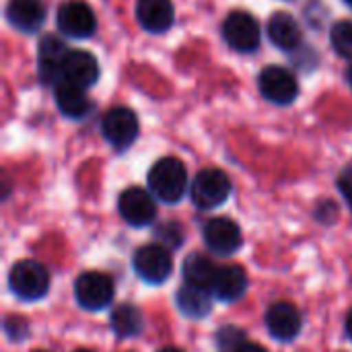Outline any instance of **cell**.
Wrapping results in <instances>:
<instances>
[{
    "instance_id": "cell-29",
    "label": "cell",
    "mask_w": 352,
    "mask_h": 352,
    "mask_svg": "<svg viewBox=\"0 0 352 352\" xmlns=\"http://www.w3.org/2000/svg\"><path fill=\"white\" fill-rule=\"evenodd\" d=\"M161 352H184V351H179V349H163Z\"/></svg>"
},
{
    "instance_id": "cell-12",
    "label": "cell",
    "mask_w": 352,
    "mask_h": 352,
    "mask_svg": "<svg viewBox=\"0 0 352 352\" xmlns=\"http://www.w3.org/2000/svg\"><path fill=\"white\" fill-rule=\"evenodd\" d=\"M99 78V64L93 54L82 50H70L62 64V80L80 89L93 87ZM60 80V82H62Z\"/></svg>"
},
{
    "instance_id": "cell-30",
    "label": "cell",
    "mask_w": 352,
    "mask_h": 352,
    "mask_svg": "<svg viewBox=\"0 0 352 352\" xmlns=\"http://www.w3.org/2000/svg\"><path fill=\"white\" fill-rule=\"evenodd\" d=\"M344 2H346V4H349V6L352 8V0H344Z\"/></svg>"
},
{
    "instance_id": "cell-19",
    "label": "cell",
    "mask_w": 352,
    "mask_h": 352,
    "mask_svg": "<svg viewBox=\"0 0 352 352\" xmlns=\"http://www.w3.org/2000/svg\"><path fill=\"white\" fill-rule=\"evenodd\" d=\"M245 291H248V276L241 266L233 264V266L219 268V274L212 285V293L217 299L233 303L239 297H243Z\"/></svg>"
},
{
    "instance_id": "cell-32",
    "label": "cell",
    "mask_w": 352,
    "mask_h": 352,
    "mask_svg": "<svg viewBox=\"0 0 352 352\" xmlns=\"http://www.w3.org/2000/svg\"><path fill=\"white\" fill-rule=\"evenodd\" d=\"M35 352H47V351H35Z\"/></svg>"
},
{
    "instance_id": "cell-15",
    "label": "cell",
    "mask_w": 352,
    "mask_h": 352,
    "mask_svg": "<svg viewBox=\"0 0 352 352\" xmlns=\"http://www.w3.org/2000/svg\"><path fill=\"white\" fill-rule=\"evenodd\" d=\"M6 16L14 29L23 33H35L45 21V4L43 0H8Z\"/></svg>"
},
{
    "instance_id": "cell-25",
    "label": "cell",
    "mask_w": 352,
    "mask_h": 352,
    "mask_svg": "<svg viewBox=\"0 0 352 352\" xmlns=\"http://www.w3.org/2000/svg\"><path fill=\"white\" fill-rule=\"evenodd\" d=\"M338 188L342 192V196L346 198V202L351 204L352 208V165H346L338 177Z\"/></svg>"
},
{
    "instance_id": "cell-1",
    "label": "cell",
    "mask_w": 352,
    "mask_h": 352,
    "mask_svg": "<svg viewBox=\"0 0 352 352\" xmlns=\"http://www.w3.org/2000/svg\"><path fill=\"white\" fill-rule=\"evenodd\" d=\"M186 186H188L186 167L175 157L159 159L148 171V188L165 204L179 202L186 194Z\"/></svg>"
},
{
    "instance_id": "cell-17",
    "label": "cell",
    "mask_w": 352,
    "mask_h": 352,
    "mask_svg": "<svg viewBox=\"0 0 352 352\" xmlns=\"http://www.w3.org/2000/svg\"><path fill=\"white\" fill-rule=\"evenodd\" d=\"M268 37L276 47H280L285 52L297 50L303 41V33H301L297 19L285 10L274 12L268 19Z\"/></svg>"
},
{
    "instance_id": "cell-26",
    "label": "cell",
    "mask_w": 352,
    "mask_h": 352,
    "mask_svg": "<svg viewBox=\"0 0 352 352\" xmlns=\"http://www.w3.org/2000/svg\"><path fill=\"white\" fill-rule=\"evenodd\" d=\"M237 352H266L260 344H252V342H245L243 346H239Z\"/></svg>"
},
{
    "instance_id": "cell-28",
    "label": "cell",
    "mask_w": 352,
    "mask_h": 352,
    "mask_svg": "<svg viewBox=\"0 0 352 352\" xmlns=\"http://www.w3.org/2000/svg\"><path fill=\"white\" fill-rule=\"evenodd\" d=\"M346 80H349V85L352 87V66L349 68V72H346Z\"/></svg>"
},
{
    "instance_id": "cell-18",
    "label": "cell",
    "mask_w": 352,
    "mask_h": 352,
    "mask_svg": "<svg viewBox=\"0 0 352 352\" xmlns=\"http://www.w3.org/2000/svg\"><path fill=\"white\" fill-rule=\"evenodd\" d=\"M56 105L58 109L66 116V118H72V120H80L85 116H89L93 103L91 99L87 97L85 89L76 87V85H70V82H58L56 85Z\"/></svg>"
},
{
    "instance_id": "cell-8",
    "label": "cell",
    "mask_w": 352,
    "mask_h": 352,
    "mask_svg": "<svg viewBox=\"0 0 352 352\" xmlns=\"http://www.w3.org/2000/svg\"><path fill=\"white\" fill-rule=\"evenodd\" d=\"M134 270L151 285H161L171 276L173 260L163 245H144L134 254Z\"/></svg>"
},
{
    "instance_id": "cell-2",
    "label": "cell",
    "mask_w": 352,
    "mask_h": 352,
    "mask_svg": "<svg viewBox=\"0 0 352 352\" xmlns=\"http://www.w3.org/2000/svg\"><path fill=\"white\" fill-rule=\"evenodd\" d=\"M12 293L23 301H37L50 289V274L47 270L33 260H21L12 266L8 276Z\"/></svg>"
},
{
    "instance_id": "cell-9",
    "label": "cell",
    "mask_w": 352,
    "mask_h": 352,
    "mask_svg": "<svg viewBox=\"0 0 352 352\" xmlns=\"http://www.w3.org/2000/svg\"><path fill=\"white\" fill-rule=\"evenodd\" d=\"M260 91L268 101L276 105H289L299 95V82L291 70L283 66H268L260 74Z\"/></svg>"
},
{
    "instance_id": "cell-6",
    "label": "cell",
    "mask_w": 352,
    "mask_h": 352,
    "mask_svg": "<svg viewBox=\"0 0 352 352\" xmlns=\"http://www.w3.org/2000/svg\"><path fill=\"white\" fill-rule=\"evenodd\" d=\"M74 295L80 307L89 311H99L107 307L113 299V283L107 274L85 272L76 278Z\"/></svg>"
},
{
    "instance_id": "cell-31",
    "label": "cell",
    "mask_w": 352,
    "mask_h": 352,
    "mask_svg": "<svg viewBox=\"0 0 352 352\" xmlns=\"http://www.w3.org/2000/svg\"><path fill=\"white\" fill-rule=\"evenodd\" d=\"M76 352H91V351H76Z\"/></svg>"
},
{
    "instance_id": "cell-24",
    "label": "cell",
    "mask_w": 352,
    "mask_h": 352,
    "mask_svg": "<svg viewBox=\"0 0 352 352\" xmlns=\"http://www.w3.org/2000/svg\"><path fill=\"white\" fill-rule=\"evenodd\" d=\"M217 340H219V351L221 352H237L239 346L245 344L243 332L237 328H223L217 334Z\"/></svg>"
},
{
    "instance_id": "cell-7",
    "label": "cell",
    "mask_w": 352,
    "mask_h": 352,
    "mask_svg": "<svg viewBox=\"0 0 352 352\" xmlns=\"http://www.w3.org/2000/svg\"><path fill=\"white\" fill-rule=\"evenodd\" d=\"M58 29L74 39L91 37L97 29V19L93 8L82 0H68L58 8Z\"/></svg>"
},
{
    "instance_id": "cell-13",
    "label": "cell",
    "mask_w": 352,
    "mask_h": 352,
    "mask_svg": "<svg viewBox=\"0 0 352 352\" xmlns=\"http://www.w3.org/2000/svg\"><path fill=\"white\" fill-rule=\"evenodd\" d=\"M266 328L272 338L289 342L301 332V314L291 303H274L266 311Z\"/></svg>"
},
{
    "instance_id": "cell-27",
    "label": "cell",
    "mask_w": 352,
    "mask_h": 352,
    "mask_svg": "<svg viewBox=\"0 0 352 352\" xmlns=\"http://www.w3.org/2000/svg\"><path fill=\"white\" fill-rule=\"evenodd\" d=\"M346 332H349V336H351L352 340V311L349 314V318H346Z\"/></svg>"
},
{
    "instance_id": "cell-14",
    "label": "cell",
    "mask_w": 352,
    "mask_h": 352,
    "mask_svg": "<svg viewBox=\"0 0 352 352\" xmlns=\"http://www.w3.org/2000/svg\"><path fill=\"white\" fill-rule=\"evenodd\" d=\"M70 50H66L64 41L47 35L39 43V76L45 85H58L62 80V64Z\"/></svg>"
},
{
    "instance_id": "cell-5",
    "label": "cell",
    "mask_w": 352,
    "mask_h": 352,
    "mask_svg": "<svg viewBox=\"0 0 352 352\" xmlns=\"http://www.w3.org/2000/svg\"><path fill=\"white\" fill-rule=\"evenodd\" d=\"M101 132L113 148L126 151L138 136V118L128 107H113L103 116Z\"/></svg>"
},
{
    "instance_id": "cell-20",
    "label": "cell",
    "mask_w": 352,
    "mask_h": 352,
    "mask_svg": "<svg viewBox=\"0 0 352 352\" xmlns=\"http://www.w3.org/2000/svg\"><path fill=\"white\" fill-rule=\"evenodd\" d=\"M217 274H219V268L206 256L192 254L184 262L186 285H192V287H198V289H204V291H212Z\"/></svg>"
},
{
    "instance_id": "cell-23",
    "label": "cell",
    "mask_w": 352,
    "mask_h": 352,
    "mask_svg": "<svg viewBox=\"0 0 352 352\" xmlns=\"http://www.w3.org/2000/svg\"><path fill=\"white\" fill-rule=\"evenodd\" d=\"M330 39L338 56L352 60V21H338L330 31Z\"/></svg>"
},
{
    "instance_id": "cell-10",
    "label": "cell",
    "mask_w": 352,
    "mask_h": 352,
    "mask_svg": "<svg viewBox=\"0 0 352 352\" xmlns=\"http://www.w3.org/2000/svg\"><path fill=\"white\" fill-rule=\"evenodd\" d=\"M120 214L124 221L132 227H144L151 225L157 217V204L155 198L142 190V188H128L120 194L118 200Z\"/></svg>"
},
{
    "instance_id": "cell-22",
    "label": "cell",
    "mask_w": 352,
    "mask_h": 352,
    "mask_svg": "<svg viewBox=\"0 0 352 352\" xmlns=\"http://www.w3.org/2000/svg\"><path fill=\"white\" fill-rule=\"evenodd\" d=\"M144 318L134 305H120L111 314V330L120 338H134L142 332Z\"/></svg>"
},
{
    "instance_id": "cell-4",
    "label": "cell",
    "mask_w": 352,
    "mask_h": 352,
    "mask_svg": "<svg viewBox=\"0 0 352 352\" xmlns=\"http://www.w3.org/2000/svg\"><path fill=\"white\" fill-rule=\"evenodd\" d=\"M223 37L237 52H243V54L256 52L262 39L260 23L250 12L235 10L227 16L223 25Z\"/></svg>"
},
{
    "instance_id": "cell-3",
    "label": "cell",
    "mask_w": 352,
    "mask_h": 352,
    "mask_svg": "<svg viewBox=\"0 0 352 352\" xmlns=\"http://www.w3.org/2000/svg\"><path fill=\"white\" fill-rule=\"evenodd\" d=\"M231 194V179L221 169H204L194 177L192 200L198 208L210 210L221 206Z\"/></svg>"
},
{
    "instance_id": "cell-11",
    "label": "cell",
    "mask_w": 352,
    "mask_h": 352,
    "mask_svg": "<svg viewBox=\"0 0 352 352\" xmlns=\"http://www.w3.org/2000/svg\"><path fill=\"white\" fill-rule=\"evenodd\" d=\"M204 241H206V248L212 254L231 256L241 248L243 237H241V229H239V225L235 221L219 217V219H212V221L206 223Z\"/></svg>"
},
{
    "instance_id": "cell-21",
    "label": "cell",
    "mask_w": 352,
    "mask_h": 352,
    "mask_svg": "<svg viewBox=\"0 0 352 352\" xmlns=\"http://www.w3.org/2000/svg\"><path fill=\"white\" fill-rule=\"evenodd\" d=\"M177 307L184 316H188L192 320H200V318L208 316V311H210L208 291L192 287V285L182 287L177 293Z\"/></svg>"
},
{
    "instance_id": "cell-16",
    "label": "cell",
    "mask_w": 352,
    "mask_h": 352,
    "mask_svg": "<svg viewBox=\"0 0 352 352\" xmlns=\"http://www.w3.org/2000/svg\"><path fill=\"white\" fill-rule=\"evenodd\" d=\"M173 4L171 0H138L136 19L148 33H163L173 25Z\"/></svg>"
}]
</instances>
